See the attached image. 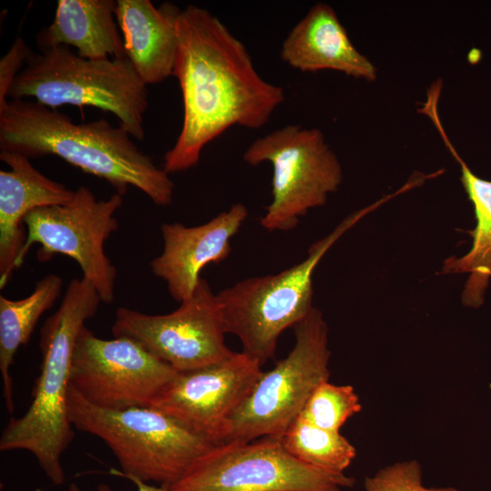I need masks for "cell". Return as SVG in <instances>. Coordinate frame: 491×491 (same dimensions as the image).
<instances>
[{
    "label": "cell",
    "mask_w": 491,
    "mask_h": 491,
    "mask_svg": "<svg viewBox=\"0 0 491 491\" xmlns=\"http://www.w3.org/2000/svg\"><path fill=\"white\" fill-rule=\"evenodd\" d=\"M243 159L273 167L272 201L260 218L267 231H290L322 206L343 180L342 165L318 128L288 125L255 140Z\"/></svg>",
    "instance_id": "obj_8"
},
{
    "label": "cell",
    "mask_w": 491,
    "mask_h": 491,
    "mask_svg": "<svg viewBox=\"0 0 491 491\" xmlns=\"http://www.w3.org/2000/svg\"><path fill=\"white\" fill-rule=\"evenodd\" d=\"M67 406L73 426L102 439L130 480L172 486L218 446L151 406L102 408L71 385Z\"/></svg>",
    "instance_id": "obj_4"
},
{
    "label": "cell",
    "mask_w": 491,
    "mask_h": 491,
    "mask_svg": "<svg viewBox=\"0 0 491 491\" xmlns=\"http://www.w3.org/2000/svg\"><path fill=\"white\" fill-rule=\"evenodd\" d=\"M101 302L87 279L71 280L59 307L41 329L42 363L32 403L21 417L9 421L0 437L1 451L30 452L56 486L65 482L61 457L75 436L67 406L74 347L80 330Z\"/></svg>",
    "instance_id": "obj_3"
},
{
    "label": "cell",
    "mask_w": 491,
    "mask_h": 491,
    "mask_svg": "<svg viewBox=\"0 0 491 491\" xmlns=\"http://www.w3.org/2000/svg\"><path fill=\"white\" fill-rule=\"evenodd\" d=\"M9 170H0V288L11 278L26 239L22 224L33 210L71 202L75 191L35 169L19 153L0 150Z\"/></svg>",
    "instance_id": "obj_15"
},
{
    "label": "cell",
    "mask_w": 491,
    "mask_h": 491,
    "mask_svg": "<svg viewBox=\"0 0 491 491\" xmlns=\"http://www.w3.org/2000/svg\"><path fill=\"white\" fill-rule=\"evenodd\" d=\"M131 480L137 486V491H171L169 486L160 485L159 486H155L138 479ZM67 491H81V489L76 484L71 483ZM97 491H111V489L107 485L100 484L97 486Z\"/></svg>",
    "instance_id": "obj_25"
},
{
    "label": "cell",
    "mask_w": 491,
    "mask_h": 491,
    "mask_svg": "<svg viewBox=\"0 0 491 491\" xmlns=\"http://www.w3.org/2000/svg\"><path fill=\"white\" fill-rule=\"evenodd\" d=\"M422 467L416 460L396 462L365 479L366 491H458L452 486L426 487Z\"/></svg>",
    "instance_id": "obj_23"
},
{
    "label": "cell",
    "mask_w": 491,
    "mask_h": 491,
    "mask_svg": "<svg viewBox=\"0 0 491 491\" xmlns=\"http://www.w3.org/2000/svg\"><path fill=\"white\" fill-rule=\"evenodd\" d=\"M361 409L359 397L352 386L326 381L315 389L300 415L320 428L340 432L347 419Z\"/></svg>",
    "instance_id": "obj_22"
},
{
    "label": "cell",
    "mask_w": 491,
    "mask_h": 491,
    "mask_svg": "<svg viewBox=\"0 0 491 491\" xmlns=\"http://www.w3.org/2000/svg\"><path fill=\"white\" fill-rule=\"evenodd\" d=\"M121 125L105 119L75 124L36 101L10 99L0 107V150L37 158L55 155L83 172L107 181L121 195L138 188L153 203H172L175 184L169 174L143 153Z\"/></svg>",
    "instance_id": "obj_2"
},
{
    "label": "cell",
    "mask_w": 491,
    "mask_h": 491,
    "mask_svg": "<svg viewBox=\"0 0 491 491\" xmlns=\"http://www.w3.org/2000/svg\"><path fill=\"white\" fill-rule=\"evenodd\" d=\"M62 287V278L49 274L39 280L34 291L25 298L12 300L0 296V371L3 396L10 414L15 408L10 375L15 355L27 344L40 317L60 296Z\"/></svg>",
    "instance_id": "obj_20"
},
{
    "label": "cell",
    "mask_w": 491,
    "mask_h": 491,
    "mask_svg": "<svg viewBox=\"0 0 491 491\" xmlns=\"http://www.w3.org/2000/svg\"><path fill=\"white\" fill-rule=\"evenodd\" d=\"M262 372L256 359L234 352L217 363L178 372L150 406L219 445L224 426Z\"/></svg>",
    "instance_id": "obj_13"
},
{
    "label": "cell",
    "mask_w": 491,
    "mask_h": 491,
    "mask_svg": "<svg viewBox=\"0 0 491 491\" xmlns=\"http://www.w3.org/2000/svg\"><path fill=\"white\" fill-rule=\"evenodd\" d=\"M123 195L113 194L97 200L93 192L81 185L71 202L39 207L24 219L26 239L15 268L20 267L35 244H39L37 259L50 260L62 254L75 260L83 277L95 288L103 303L115 299L116 268L105 251L107 238L118 228L115 213L123 205Z\"/></svg>",
    "instance_id": "obj_9"
},
{
    "label": "cell",
    "mask_w": 491,
    "mask_h": 491,
    "mask_svg": "<svg viewBox=\"0 0 491 491\" xmlns=\"http://www.w3.org/2000/svg\"><path fill=\"white\" fill-rule=\"evenodd\" d=\"M115 9V0H59L53 23L36 36L39 50L71 45L83 58L125 57Z\"/></svg>",
    "instance_id": "obj_18"
},
{
    "label": "cell",
    "mask_w": 491,
    "mask_h": 491,
    "mask_svg": "<svg viewBox=\"0 0 491 491\" xmlns=\"http://www.w3.org/2000/svg\"><path fill=\"white\" fill-rule=\"evenodd\" d=\"M112 333L114 337L136 341L177 372L212 365L234 354L225 344L216 296L203 278L191 296L169 314L117 308Z\"/></svg>",
    "instance_id": "obj_11"
},
{
    "label": "cell",
    "mask_w": 491,
    "mask_h": 491,
    "mask_svg": "<svg viewBox=\"0 0 491 491\" xmlns=\"http://www.w3.org/2000/svg\"><path fill=\"white\" fill-rule=\"evenodd\" d=\"M181 10L165 2L155 7L150 0H117L115 20L125 56L147 85L163 82L174 74Z\"/></svg>",
    "instance_id": "obj_17"
},
{
    "label": "cell",
    "mask_w": 491,
    "mask_h": 491,
    "mask_svg": "<svg viewBox=\"0 0 491 491\" xmlns=\"http://www.w3.org/2000/svg\"><path fill=\"white\" fill-rule=\"evenodd\" d=\"M279 438L296 459L333 474H344L356 456L355 446L340 432L320 428L301 415Z\"/></svg>",
    "instance_id": "obj_21"
},
{
    "label": "cell",
    "mask_w": 491,
    "mask_h": 491,
    "mask_svg": "<svg viewBox=\"0 0 491 491\" xmlns=\"http://www.w3.org/2000/svg\"><path fill=\"white\" fill-rule=\"evenodd\" d=\"M15 79L7 97L35 101L50 108L70 105L94 106L114 114L133 137H145L147 89L126 56L87 59L66 45L32 53Z\"/></svg>",
    "instance_id": "obj_6"
},
{
    "label": "cell",
    "mask_w": 491,
    "mask_h": 491,
    "mask_svg": "<svg viewBox=\"0 0 491 491\" xmlns=\"http://www.w3.org/2000/svg\"><path fill=\"white\" fill-rule=\"evenodd\" d=\"M178 372L128 337L102 339L85 327L73 352L70 385L106 409L148 406Z\"/></svg>",
    "instance_id": "obj_12"
},
{
    "label": "cell",
    "mask_w": 491,
    "mask_h": 491,
    "mask_svg": "<svg viewBox=\"0 0 491 491\" xmlns=\"http://www.w3.org/2000/svg\"><path fill=\"white\" fill-rule=\"evenodd\" d=\"M283 61L302 72L333 70L372 82L377 69L351 42L335 10L327 4L313 5L282 44Z\"/></svg>",
    "instance_id": "obj_16"
},
{
    "label": "cell",
    "mask_w": 491,
    "mask_h": 491,
    "mask_svg": "<svg viewBox=\"0 0 491 491\" xmlns=\"http://www.w3.org/2000/svg\"><path fill=\"white\" fill-rule=\"evenodd\" d=\"M391 197L347 215L315 242L300 263L277 274L239 281L215 295L225 332L239 338L242 352L261 366L274 357L280 335L314 308L313 276L323 256L347 230Z\"/></svg>",
    "instance_id": "obj_5"
},
{
    "label": "cell",
    "mask_w": 491,
    "mask_h": 491,
    "mask_svg": "<svg viewBox=\"0 0 491 491\" xmlns=\"http://www.w3.org/2000/svg\"><path fill=\"white\" fill-rule=\"evenodd\" d=\"M31 48L22 37H17L8 52L0 60V107L7 99L8 92L21 72V67L26 63L32 54Z\"/></svg>",
    "instance_id": "obj_24"
},
{
    "label": "cell",
    "mask_w": 491,
    "mask_h": 491,
    "mask_svg": "<svg viewBox=\"0 0 491 491\" xmlns=\"http://www.w3.org/2000/svg\"><path fill=\"white\" fill-rule=\"evenodd\" d=\"M247 215L246 206L236 203L200 225H161L163 250L151 261L150 267L155 276L166 283L175 300L180 303L190 297L201 278L202 269L230 255L231 239Z\"/></svg>",
    "instance_id": "obj_14"
},
{
    "label": "cell",
    "mask_w": 491,
    "mask_h": 491,
    "mask_svg": "<svg viewBox=\"0 0 491 491\" xmlns=\"http://www.w3.org/2000/svg\"><path fill=\"white\" fill-rule=\"evenodd\" d=\"M356 479L307 465L291 456L278 436L218 445L171 491H343Z\"/></svg>",
    "instance_id": "obj_10"
},
{
    "label": "cell",
    "mask_w": 491,
    "mask_h": 491,
    "mask_svg": "<svg viewBox=\"0 0 491 491\" xmlns=\"http://www.w3.org/2000/svg\"><path fill=\"white\" fill-rule=\"evenodd\" d=\"M448 150L461 167V182L474 206L476 225L471 232L472 246L462 256H450L443 262L441 274H468L461 299L466 306L478 307L485 298L491 278V181L476 175L446 136L438 113L430 116Z\"/></svg>",
    "instance_id": "obj_19"
},
{
    "label": "cell",
    "mask_w": 491,
    "mask_h": 491,
    "mask_svg": "<svg viewBox=\"0 0 491 491\" xmlns=\"http://www.w3.org/2000/svg\"><path fill=\"white\" fill-rule=\"evenodd\" d=\"M289 354L263 371L248 396L224 426L218 444L280 436L308 398L328 381V326L316 307L294 327Z\"/></svg>",
    "instance_id": "obj_7"
},
{
    "label": "cell",
    "mask_w": 491,
    "mask_h": 491,
    "mask_svg": "<svg viewBox=\"0 0 491 491\" xmlns=\"http://www.w3.org/2000/svg\"><path fill=\"white\" fill-rule=\"evenodd\" d=\"M177 39L173 75L184 114L164 156L168 174L194 167L203 148L233 125L261 128L285 100L284 89L261 77L244 44L209 11L193 5L181 10Z\"/></svg>",
    "instance_id": "obj_1"
}]
</instances>
